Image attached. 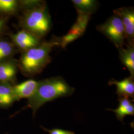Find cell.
<instances>
[{
	"label": "cell",
	"instance_id": "obj_1",
	"mask_svg": "<svg viewBox=\"0 0 134 134\" xmlns=\"http://www.w3.org/2000/svg\"><path fill=\"white\" fill-rule=\"evenodd\" d=\"M19 2L20 10H22L19 26L41 39L50 32L52 25L46 2L39 0H23Z\"/></svg>",
	"mask_w": 134,
	"mask_h": 134
},
{
	"label": "cell",
	"instance_id": "obj_2",
	"mask_svg": "<svg viewBox=\"0 0 134 134\" xmlns=\"http://www.w3.org/2000/svg\"><path fill=\"white\" fill-rule=\"evenodd\" d=\"M59 46L55 37L48 41L22 52L18 61L19 69L24 76L31 77L40 73L50 63V55L55 46Z\"/></svg>",
	"mask_w": 134,
	"mask_h": 134
},
{
	"label": "cell",
	"instance_id": "obj_3",
	"mask_svg": "<svg viewBox=\"0 0 134 134\" xmlns=\"http://www.w3.org/2000/svg\"><path fill=\"white\" fill-rule=\"evenodd\" d=\"M74 88L62 77H52L38 81L34 96L28 99L27 107L34 114L39 108L49 101L72 94Z\"/></svg>",
	"mask_w": 134,
	"mask_h": 134
},
{
	"label": "cell",
	"instance_id": "obj_4",
	"mask_svg": "<svg viewBox=\"0 0 134 134\" xmlns=\"http://www.w3.org/2000/svg\"><path fill=\"white\" fill-rule=\"evenodd\" d=\"M97 30L110 40L118 49L125 45L124 29L120 18L113 14L102 24L96 26Z\"/></svg>",
	"mask_w": 134,
	"mask_h": 134
},
{
	"label": "cell",
	"instance_id": "obj_5",
	"mask_svg": "<svg viewBox=\"0 0 134 134\" xmlns=\"http://www.w3.org/2000/svg\"><path fill=\"white\" fill-rule=\"evenodd\" d=\"M12 43L21 53L38 46L41 43V39L27 31L21 29L10 35Z\"/></svg>",
	"mask_w": 134,
	"mask_h": 134
},
{
	"label": "cell",
	"instance_id": "obj_6",
	"mask_svg": "<svg viewBox=\"0 0 134 134\" xmlns=\"http://www.w3.org/2000/svg\"><path fill=\"white\" fill-rule=\"evenodd\" d=\"M120 18L124 29L127 43H134V9L133 7H122L113 11Z\"/></svg>",
	"mask_w": 134,
	"mask_h": 134
},
{
	"label": "cell",
	"instance_id": "obj_7",
	"mask_svg": "<svg viewBox=\"0 0 134 134\" xmlns=\"http://www.w3.org/2000/svg\"><path fill=\"white\" fill-rule=\"evenodd\" d=\"M18 70V61L13 58L0 62V83L15 85Z\"/></svg>",
	"mask_w": 134,
	"mask_h": 134
},
{
	"label": "cell",
	"instance_id": "obj_8",
	"mask_svg": "<svg viewBox=\"0 0 134 134\" xmlns=\"http://www.w3.org/2000/svg\"><path fill=\"white\" fill-rule=\"evenodd\" d=\"M38 85V81L30 79L19 84H15L13 87V94L15 101L23 98L29 99L34 96Z\"/></svg>",
	"mask_w": 134,
	"mask_h": 134
},
{
	"label": "cell",
	"instance_id": "obj_9",
	"mask_svg": "<svg viewBox=\"0 0 134 134\" xmlns=\"http://www.w3.org/2000/svg\"><path fill=\"white\" fill-rule=\"evenodd\" d=\"M134 77L130 76L120 81L112 79L109 82V85L116 86L117 93L119 96L127 98L129 97H133L134 94Z\"/></svg>",
	"mask_w": 134,
	"mask_h": 134
},
{
	"label": "cell",
	"instance_id": "obj_10",
	"mask_svg": "<svg viewBox=\"0 0 134 134\" xmlns=\"http://www.w3.org/2000/svg\"><path fill=\"white\" fill-rule=\"evenodd\" d=\"M120 60L134 77V43H127L126 48L118 49Z\"/></svg>",
	"mask_w": 134,
	"mask_h": 134
},
{
	"label": "cell",
	"instance_id": "obj_11",
	"mask_svg": "<svg viewBox=\"0 0 134 134\" xmlns=\"http://www.w3.org/2000/svg\"><path fill=\"white\" fill-rule=\"evenodd\" d=\"M13 85L0 83V108H7L16 101L13 95Z\"/></svg>",
	"mask_w": 134,
	"mask_h": 134
},
{
	"label": "cell",
	"instance_id": "obj_12",
	"mask_svg": "<svg viewBox=\"0 0 134 134\" xmlns=\"http://www.w3.org/2000/svg\"><path fill=\"white\" fill-rule=\"evenodd\" d=\"M72 4L77 12L91 15L98 7V3L94 0H73Z\"/></svg>",
	"mask_w": 134,
	"mask_h": 134
},
{
	"label": "cell",
	"instance_id": "obj_13",
	"mask_svg": "<svg viewBox=\"0 0 134 134\" xmlns=\"http://www.w3.org/2000/svg\"><path fill=\"white\" fill-rule=\"evenodd\" d=\"M113 111L117 117L122 120L126 115H134V106L127 98L123 97L119 99V107Z\"/></svg>",
	"mask_w": 134,
	"mask_h": 134
},
{
	"label": "cell",
	"instance_id": "obj_14",
	"mask_svg": "<svg viewBox=\"0 0 134 134\" xmlns=\"http://www.w3.org/2000/svg\"><path fill=\"white\" fill-rule=\"evenodd\" d=\"M20 10L19 1L0 0V14L13 15Z\"/></svg>",
	"mask_w": 134,
	"mask_h": 134
},
{
	"label": "cell",
	"instance_id": "obj_15",
	"mask_svg": "<svg viewBox=\"0 0 134 134\" xmlns=\"http://www.w3.org/2000/svg\"><path fill=\"white\" fill-rule=\"evenodd\" d=\"M17 49L12 42L0 40V62L13 58Z\"/></svg>",
	"mask_w": 134,
	"mask_h": 134
},
{
	"label": "cell",
	"instance_id": "obj_16",
	"mask_svg": "<svg viewBox=\"0 0 134 134\" xmlns=\"http://www.w3.org/2000/svg\"><path fill=\"white\" fill-rule=\"evenodd\" d=\"M80 37L77 34L70 32H68V34L62 37H59L55 36L59 46L63 48H65L69 43H71Z\"/></svg>",
	"mask_w": 134,
	"mask_h": 134
},
{
	"label": "cell",
	"instance_id": "obj_17",
	"mask_svg": "<svg viewBox=\"0 0 134 134\" xmlns=\"http://www.w3.org/2000/svg\"><path fill=\"white\" fill-rule=\"evenodd\" d=\"M50 134H75L74 132L71 131H65L62 130L53 129L48 131Z\"/></svg>",
	"mask_w": 134,
	"mask_h": 134
},
{
	"label": "cell",
	"instance_id": "obj_18",
	"mask_svg": "<svg viewBox=\"0 0 134 134\" xmlns=\"http://www.w3.org/2000/svg\"><path fill=\"white\" fill-rule=\"evenodd\" d=\"M7 19L0 16V35L4 31L7 25Z\"/></svg>",
	"mask_w": 134,
	"mask_h": 134
}]
</instances>
